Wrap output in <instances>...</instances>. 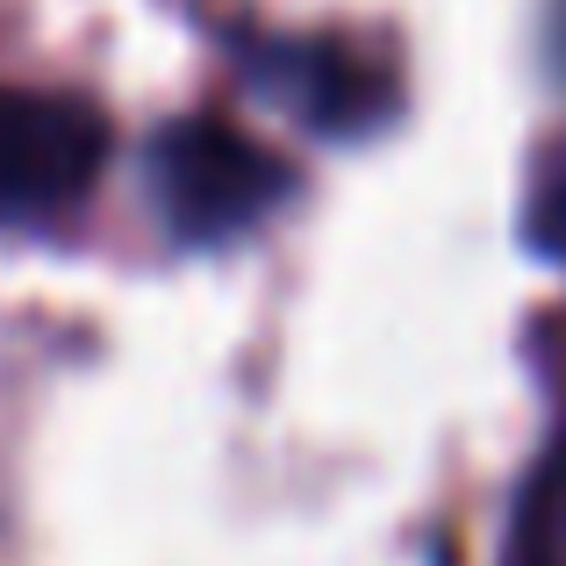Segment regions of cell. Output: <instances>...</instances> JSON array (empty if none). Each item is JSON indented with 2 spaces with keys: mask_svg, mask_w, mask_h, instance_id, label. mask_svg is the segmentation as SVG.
Returning a JSON list of instances; mask_svg holds the SVG:
<instances>
[{
  "mask_svg": "<svg viewBox=\"0 0 566 566\" xmlns=\"http://www.w3.org/2000/svg\"><path fill=\"white\" fill-rule=\"evenodd\" d=\"M144 193L172 244H222L287 201L294 166L216 115H180L144 144Z\"/></svg>",
  "mask_w": 566,
  "mask_h": 566,
  "instance_id": "1",
  "label": "cell"
},
{
  "mask_svg": "<svg viewBox=\"0 0 566 566\" xmlns=\"http://www.w3.org/2000/svg\"><path fill=\"white\" fill-rule=\"evenodd\" d=\"M230 51H237V72H244L273 108H287L294 123H308L316 137H374L401 108L395 72L374 65V57H359L337 36L244 29Z\"/></svg>",
  "mask_w": 566,
  "mask_h": 566,
  "instance_id": "2",
  "label": "cell"
},
{
  "mask_svg": "<svg viewBox=\"0 0 566 566\" xmlns=\"http://www.w3.org/2000/svg\"><path fill=\"white\" fill-rule=\"evenodd\" d=\"M108 158V123L80 94L0 86V222L65 216L86 201Z\"/></svg>",
  "mask_w": 566,
  "mask_h": 566,
  "instance_id": "3",
  "label": "cell"
},
{
  "mask_svg": "<svg viewBox=\"0 0 566 566\" xmlns=\"http://www.w3.org/2000/svg\"><path fill=\"white\" fill-rule=\"evenodd\" d=\"M502 566H566V430L538 452L510 502V538H502Z\"/></svg>",
  "mask_w": 566,
  "mask_h": 566,
  "instance_id": "4",
  "label": "cell"
},
{
  "mask_svg": "<svg viewBox=\"0 0 566 566\" xmlns=\"http://www.w3.org/2000/svg\"><path fill=\"white\" fill-rule=\"evenodd\" d=\"M524 244L538 251V259H566V172L531 193V208H524Z\"/></svg>",
  "mask_w": 566,
  "mask_h": 566,
  "instance_id": "5",
  "label": "cell"
}]
</instances>
